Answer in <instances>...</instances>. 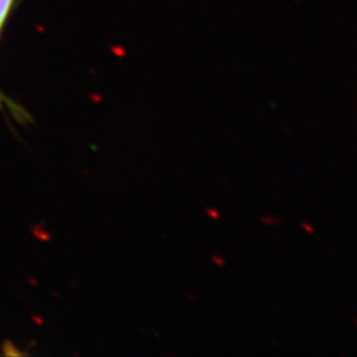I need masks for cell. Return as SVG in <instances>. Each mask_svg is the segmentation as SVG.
<instances>
[{
  "instance_id": "6da1fadb",
  "label": "cell",
  "mask_w": 357,
  "mask_h": 357,
  "mask_svg": "<svg viewBox=\"0 0 357 357\" xmlns=\"http://www.w3.org/2000/svg\"><path fill=\"white\" fill-rule=\"evenodd\" d=\"M15 0H0V31L3 28V24L8 16V13L13 8V4Z\"/></svg>"
},
{
  "instance_id": "7a4b0ae2",
  "label": "cell",
  "mask_w": 357,
  "mask_h": 357,
  "mask_svg": "<svg viewBox=\"0 0 357 357\" xmlns=\"http://www.w3.org/2000/svg\"><path fill=\"white\" fill-rule=\"evenodd\" d=\"M261 221H262V224H266V225H278V224H282L281 217L264 216L261 217Z\"/></svg>"
},
{
  "instance_id": "3957f363",
  "label": "cell",
  "mask_w": 357,
  "mask_h": 357,
  "mask_svg": "<svg viewBox=\"0 0 357 357\" xmlns=\"http://www.w3.org/2000/svg\"><path fill=\"white\" fill-rule=\"evenodd\" d=\"M212 262H213L216 266H220V268H224V266H225V259H224L222 257H220V255H212Z\"/></svg>"
},
{
  "instance_id": "277c9868",
  "label": "cell",
  "mask_w": 357,
  "mask_h": 357,
  "mask_svg": "<svg viewBox=\"0 0 357 357\" xmlns=\"http://www.w3.org/2000/svg\"><path fill=\"white\" fill-rule=\"evenodd\" d=\"M206 213H208V216H211L212 218H215V220H217V218L220 217V212L216 211L215 208H208V209H206Z\"/></svg>"
},
{
  "instance_id": "5b68a950",
  "label": "cell",
  "mask_w": 357,
  "mask_h": 357,
  "mask_svg": "<svg viewBox=\"0 0 357 357\" xmlns=\"http://www.w3.org/2000/svg\"><path fill=\"white\" fill-rule=\"evenodd\" d=\"M301 227H302V229L306 230L307 233H310V234H312L315 230H314V228L310 225V224H307V222H302L301 224Z\"/></svg>"
}]
</instances>
